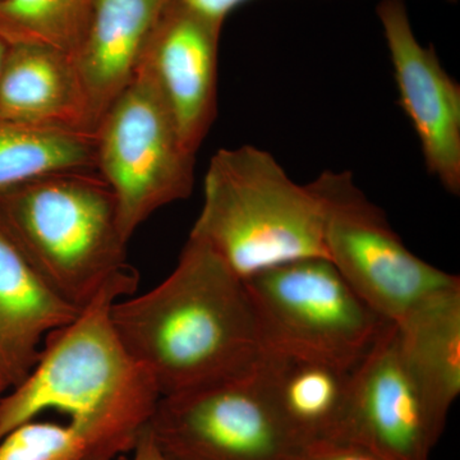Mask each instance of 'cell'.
Segmentation results:
<instances>
[{"mask_svg":"<svg viewBox=\"0 0 460 460\" xmlns=\"http://www.w3.org/2000/svg\"><path fill=\"white\" fill-rule=\"evenodd\" d=\"M0 217L54 292L77 310L132 270L117 201L98 172H57L5 190Z\"/></svg>","mask_w":460,"mask_h":460,"instance_id":"277c9868","label":"cell"},{"mask_svg":"<svg viewBox=\"0 0 460 460\" xmlns=\"http://www.w3.org/2000/svg\"><path fill=\"white\" fill-rule=\"evenodd\" d=\"M132 453L133 456L131 459L124 458L123 456H119L117 460H171L162 452V449L157 447L147 426L146 429L142 431L140 438H138Z\"/></svg>","mask_w":460,"mask_h":460,"instance_id":"7402d4cb","label":"cell"},{"mask_svg":"<svg viewBox=\"0 0 460 460\" xmlns=\"http://www.w3.org/2000/svg\"><path fill=\"white\" fill-rule=\"evenodd\" d=\"M95 153L96 172L113 192L128 239L159 208L192 192L196 154L141 72L96 127Z\"/></svg>","mask_w":460,"mask_h":460,"instance_id":"52a82bcc","label":"cell"},{"mask_svg":"<svg viewBox=\"0 0 460 460\" xmlns=\"http://www.w3.org/2000/svg\"><path fill=\"white\" fill-rule=\"evenodd\" d=\"M296 460H385L352 441H329L305 447Z\"/></svg>","mask_w":460,"mask_h":460,"instance_id":"ffe728a7","label":"cell"},{"mask_svg":"<svg viewBox=\"0 0 460 460\" xmlns=\"http://www.w3.org/2000/svg\"><path fill=\"white\" fill-rule=\"evenodd\" d=\"M169 2L223 26L228 14L248 0H169Z\"/></svg>","mask_w":460,"mask_h":460,"instance_id":"44dd1931","label":"cell"},{"mask_svg":"<svg viewBox=\"0 0 460 460\" xmlns=\"http://www.w3.org/2000/svg\"><path fill=\"white\" fill-rule=\"evenodd\" d=\"M445 429L411 376L394 323L353 370L344 441L385 460H429Z\"/></svg>","mask_w":460,"mask_h":460,"instance_id":"9c48e42d","label":"cell"},{"mask_svg":"<svg viewBox=\"0 0 460 460\" xmlns=\"http://www.w3.org/2000/svg\"><path fill=\"white\" fill-rule=\"evenodd\" d=\"M222 27L168 2L138 66L137 72L155 87L181 140L195 154L217 114Z\"/></svg>","mask_w":460,"mask_h":460,"instance_id":"8fae6325","label":"cell"},{"mask_svg":"<svg viewBox=\"0 0 460 460\" xmlns=\"http://www.w3.org/2000/svg\"><path fill=\"white\" fill-rule=\"evenodd\" d=\"M66 172H96L95 133L0 118V193Z\"/></svg>","mask_w":460,"mask_h":460,"instance_id":"e0dca14e","label":"cell"},{"mask_svg":"<svg viewBox=\"0 0 460 460\" xmlns=\"http://www.w3.org/2000/svg\"><path fill=\"white\" fill-rule=\"evenodd\" d=\"M0 118L93 133L72 57L39 45H9L0 74Z\"/></svg>","mask_w":460,"mask_h":460,"instance_id":"9a60e30c","label":"cell"},{"mask_svg":"<svg viewBox=\"0 0 460 460\" xmlns=\"http://www.w3.org/2000/svg\"><path fill=\"white\" fill-rule=\"evenodd\" d=\"M5 390H8V387L4 383H3L2 378H0V399H2V394Z\"/></svg>","mask_w":460,"mask_h":460,"instance_id":"cb8c5ba5","label":"cell"},{"mask_svg":"<svg viewBox=\"0 0 460 460\" xmlns=\"http://www.w3.org/2000/svg\"><path fill=\"white\" fill-rule=\"evenodd\" d=\"M394 325L408 370L447 423L460 393V281L423 299Z\"/></svg>","mask_w":460,"mask_h":460,"instance_id":"2e32d148","label":"cell"},{"mask_svg":"<svg viewBox=\"0 0 460 460\" xmlns=\"http://www.w3.org/2000/svg\"><path fill=\"white\" fill-rule=\"evenodd\" d=\"M169 0H93L89 26L72 56L91 128L137 75L145 48Z\"/></svg>","mask_w":460,"mask_h":460,"instance_id":"7c38bea8","label":"cell"},{"mask_svg":"<svg viewBox=\"0 0 460 460\" xmlns=\"http://www.w3.org/2000/svg\"><path fill=\"white\" fill-rule=\"evenodd\" d=\"M447 2L456 3V2H458V0H447Z\"/></svg>","mask_w":460,"mask_h":460,"instance_id":"d4e9b609","label":"cell"},{"mask_svg":"<svg viewBox=\"0 0 460 460\" xmlns=\"http://www.w3.org/2000/svg\"><path fill=\"white\" fill-rule=\"evenodd\" d=\"M353 370L305 357L263 350L260 385L302 447L344 441Z\"/></svg>","mask_w":460,"mask_h":460,"instance_id":"5bb4252c","label":"cell"},{"mask_svg":"<svg viewBox=\"0 0 460 460\" xmlns=\"http://www.w3.org/2000/svg\"><path fill=\"white\" fill-rule=\"evenodd\" d=\"M78 314L36 270L0 217V378L8 389L29 376L45 338Z\"/></svg>","mask_w":460,"mask_h":460,"instance_id":"4fadbf2b","label":"cell"},{"mask_svg":"<svg viewBox=\"0 0 460 460\" xmlns=\"http://www.w3.org/2000/svg\"><path fill=\"white\" fill-rule=\"evenodd\" d=\"M0 460H100L93 438L68 422L29 420L0 440Z\"/></svg>","mask_w":460,"mask_h":460,"instance_id":"d6986e66","label":"cell"},{"mask_svg":"<svg viewBox=\"0 0 460 460\" xmlns=\"http://www.w3.org/2000/svg\"><path fill=\"white\" fill-rule=\"evenodd\" d=\"M93 0H0V38L74 56L89 26Z\"/></svg>","mask_w":460,"mask_h":460,"instance_id":"ac0fdd59","label":"cell"},{"mask_svg":"<svg viewBox=\"0 0 460 460\" xmlns=\"http://www.w3.org/2000/svg\"><path fill=\"white\" fill-rule=\"evenodd\" d=\"M9 44L0 38V74H2L3 66H4L5 58H7Z\"/></svg>","mask_w":460,"mask_h":460,"instance_id":"603a6c76","label":"cell"},{"mask_svg":"<svg viewBox=\"0 0 460 460\" xmlns=\"http://www.w3.org/2000/svg\"><path fill=\"white\" fill-rule=\"evenodd\" d=\"M378 21L392 59L399 102L419 136L429 174L447 192L460 193V86L432 47L411 29L404 0H381Z\"/></svg>","mask_w":460,"mask_h":460,"instance_id":"30bf717a","label":"cell"},{"mask_svg":"<svg viewBox=\"0 0 460 460\" xmlns=\"http://www.w3.org/2000/svg\"><path fill=\"white\" fill-rule=\"evenodd\" d=\"M132 296L115 302L111 321L160 398L243 376L259 363L261 334L246 281L195 235L166 279Z\"/></svg>","mask_w":460,"mask_h":460,"instance_id":"6da1fadb","label":"cell"},{"mask_svg":"<svg viewBox=\"0 0 460 460\" xmlns=\"http://www.w3.org/2000/svg\"><path fill=\"white\" fill-rule=\"evenodd\" d=\"M137 283L133 270L115 278L45 338L29 376L0 399V440L42 411H57L90 435L100 460L132 452L160 399L111 321L115 302L132 296Z\"/></svg>","mask_w":460,"mask_h":460,"instance_id":"7a4b0ae2","label":"cell"},{"mask_svg":"<svg viewBox=\"0 0 460 460\" xmlns=\"http://www.w3.org/2000/svg\"><path fill=\"white\" fill-rule=\"evenodd\" d=\"M310 184L323 204L329 261L387 323H398L423 299L459 283L408 250L352 172H323Z\"/></svg>","mask_w":460,"mask_h":460,"instance_id":"8992f818","label":"cell"},{"mask_svg":"<svg viewBox=\"0 0 460 460\" xmlns=\"http://www.w3.org/2000/svg\"><path fill=\"white\" fill-rule=\"evenodd\" d=\"M244 281L263 350L354 370L392 323L378 316L323 257L284 263Z\"/></svg>","mask_w":460,"mask_h":460,"instance_id":"5b68a950","label":"cell"},{"mask_svg":"<svg viewBox=\"0 0 460 460\" xmlns=\"http://www.w3.org/2000/svg\"><path fill=\"white\" fill-rule=\"evenodd\" d=\"M147 428L171 460H296L304 450L263 392L256 367L162 396Z\"/></svg>","mask_w":460,"mask_h":460,"instance_id":"ba28073f","label":"cell"},{"mask_svg":"<svg viewBox=\"0 0 460 460\" xmlns=\"http://www.w3.org/2000/svg\"><path fill=\"white\" fill-rule=\"evenodd\" d=\"M190 234L243 280L284 263L328 259L319 196L252 145L220 148L211 157L204 205Z\"/></svg>","mask_w":460,"mask_h":460,"instance_id":"3957f363","label":"cell"}]
</instances>
